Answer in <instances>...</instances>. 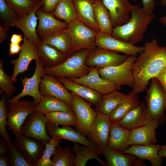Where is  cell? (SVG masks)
Wrapping results in <instances>:
<instances>
[{
  "label": "cell",
  "mask_w": 166,
  "mask_h": 166,
  "mask_svg": "<svg viewBox=\"0 0 166 166\" xmlns=\"http://www.w3.org/2000/svg\"><path fill=\"white\" fill-rule=\"evenodd\" d=\"M143 46L132 66V90L138 93L146 91L149 81L166 69V46H160L155 38Z\"/></svg>",
  "instance_id": "6da1fadb"
},
{
  "label": "cell",
  "mask_w": 166,
  "mask_h": 166,
  "mask_svg": "<svg viewBox=\"0 0 166 166\" xmlns=\"http://www.w3.org/2000/svg\"><path fill=\"white\" fill-rule=\"evenodd\" d=\"M155 17L153 13L145 11L138 5L133 4L129 21L113 28L112 35L121 41L135 45L142 40L148 25Z\"/></svg>",
  "instance_id": "7a4b0ae2"
},
{
  "label": "cell",
  "mask_w": 166,
  "mask_h": 166,
  "mask_svg": "<svg viewBox=\"0 0 166 166\" xmlns=\"http://www.w3.org/2000/svg\"><path fill=\"white\" fill-rule=\"evenodd\" d=\"M90 50L85 49L80 50L56 66L44 67V74L55 77L69 78H79L87 75L91 68L85 64V61Z\"/></svg>",
  "instance_id": "3957f363"
},
{
  "label": "cell",
  "mask_w": 166,
  "mask_h": 166,
  "mask_svg": "<svg viewBox=\"0 0 166 166\" xmlns=\"http://www.w3.org/2000/svg\"><path fill=\"white\" fill-rule=\"evenodd\" d=\"M72 42V53L82 49L92 50L96 47L97 32L76 18L68 23L65 29Z\"/></svg>",
  "instance_id": "277c9868"
},
{
  "label": "cell",
  "mask_w": 166,
  "mask_h": 166,
  "mask_svg": "<svg viewBox=\"0 0 166 166\" xmlns=\"http://www.w3.org/2000/svg\"><path fill=\"white\" fill-rule=\"evenodd\" d=\"M146 91L145 101L149 113L152 118L163 124L166 119V93L156 78L151 79Z\"/></svg>",
  "instance_id": "5b68a950"
},
{
  "label": "cell",
  "mask_w": 166,
  "mask_h": 166,
  "mask_svg": "<svg viewBox=\"0 0 166 166\" xmlns=\"http://www.w3.org/2000/svg\"><path fill=\"white\" fill-rule=\"evenodd\" d=\"M136 58V56H129L125 61L120 65L99 68L100 75L119 86L132 87L134 81L132 66Z\"/></svg>",
  "instance_id": "8992f818"
},
{
  "label": "cell",
  "mask_w": 166,
  "mask_h": 166,
  "mask_svg": "<svg viewBox=\"0 0 166 166\" xmlns=\"http://www.w3.org/2000/svg\"><path fill=\"white\" fill-rule=\"evenodd\" d=\"M35 67L34 72L30 77L25 76L20 78V81L23 87L22 91L7 101V103L16 102L26 96L32 97L33 103L36 106L40 102L42 96L39 90L41 79L44 74V66L38 57L35 59Z\"/></svg>",
  "instance_id": "52a82bcc"
},
{
  "label": "cell",
  "mask_w": 166,
  "mask_h": 166,
  "mask_svg": "<svg viewBox=\"0 0 166 166\" xmlns=\"http://www.w3.org/2000/svg\"><path fill=\"white\" fill-rule=\"evenodd\" d=\"M71 93L73 97L71 106L76 118L75 128L85 136H88L97 112L93 109L86 101Z\"/></svg>",
  "instance_id": "ba28073f"
},
{
  "label": "cell",
  "mask_w": 166,
  "mask_h": 166,
  "mask_svg": "<svg viewBox=\"0 0 166 166\" xmlns=\"http://www.w3.org/2000/svg\"><path fill=\"white\" fill-rule=\"evenodd\" d=\"M47 122L45 114L35 110L26 118L21 127L20 132L44 143H47L51 139L46 128Z\"/></svg>",
  "instance_id": "9c48e42d"
},
{
  "label": "cell",
  "mask_w": 166,
  "mask_h": 166,
  "mask_svg": "<svg viewBox=\"0 0 166 166\" xmlns=\"http://www.w3.org/2000/svg\"><path fill=\"white\" fill-rule=\"evenodd\" d=\"M8 126L13 133L21 132V127L27 117L35 111V106L31 101L19 100L7 105Z\"/></svg>",
  "instance_id": "30bf717a"
},
{
  "label": "cell",
  "mask_w": 166,
  "mask_h": 166,
  "mask_svg": "<svg viewBox=\"0 0 166 166\" xmlns=\"http://www.w3.org/2000/svg\"><path fill=\"white\" fill-rule=\"evenodd\" d=\"M14 144L33 166H37L45 148V144L38 140L25 136L21 132L13 133Z\"/></svg>",
  "instance_id": "8fae6325"
},
{
  "label": "cell",
  "mask_w": 166,
  "mask_h": 166,
  "mask_svg": "<svg viewBox=\"0 0 166 166\" xmlns=\"http://www.w3.org/2000/svg\"><path fill=\"white\" fill-rule=\"evenodd\" d=\"M46 128L49 136L55 140H66L86 146L102 154L99 145L87 139L86 136L71 126H62L59 127L58 125L47 122Z\"/></svg>",
  "instance_id": "7c38bea8"
},
{
  "label": "cell",
  "mask_w": 166,
  "mask_h": 166,
  "mask_svg": "<svg viewBox=\"0 0 166 166\" xmlns=\"http://www.w3.org/2000/svg\"><path fill=\"white\" fill-rule=\"evenodd\" d=\"M92 50L90 51L86 58L85 64L88 66L99 68L120 65L125 61L129 56L99 47Z\"/></svg>",
  "instance_id": "4fadbf2b"
},
{
  "label": "cell",
  "mask_w": 166,
  "mask_h": 166,
  "mask_svg": "<svg viewBox=\"0 0 166 166\" xmlns=\"http://www.w3.org/2000/svg\"><path fill=\"white\" fill-rule=\"evenodd\" d=\"M96 45L99 48L122 53L128 56H136L143 49V46H136L100 31L97 33Z\"/></svg>",
  "instance_id": "5bb4252c"
},
{
  "label": "cell",
  "mask_w": 166,
  "mask_h": 166,
  "mask_svg": "<svg viewBox=\"0 0 166 166\" xmlns=\"http://www.w3.org/2000/svg\"><path fill=\"white\" fill-rule=\"evenodd\" d=\"M78 83L85 85L100 93L102 95L115 90H119L121 86L102 77L97 68H91L87 75L79 78H70Z\"/></svg>",
  "instance_id": "9a60e30c"
},
{
  "label": "cell",
  "mask_w": 166,
  "mask_h": 166,
  "mask_svg": "<svg viewBox=\"0 0 166 166\" xmlns=\"http://www.w3.org/2000/svg\"><path fill=\"white\" fill-rule=\"evenodd\" d=\"M22 46L18 58L10 61L11 64L14 66L11 78L13 83L17 81V78L19 74L27 70L30 63L38 58L36 45L33 42L24 37Z\"/></svg>",
  "instance_id": "2e32d148"
},
{
  "label": "cell",
  "mask_w": 166,
  "mask_h": 166,
  "mask_svg": "<svg viewBox=\"0 0 166 166\" xmlns=\"http://www.w3.org/2000/svg\"><path fill=\"white\" fill-rule=\"evenodd\" d=\"M36 14L38 20L36 33L42 40L56 32L66 29L68 26V23L58 20L52 14L45 12L42 6L36 10Z\"/></svg>",
  "instance_id": "e0dca14e"
},
{
  "label": "cell",
  "mask_w": 166,
  "mask_h": 166,
  "mask_svg": "<svg viewBox=\"0 0 166 166\" xmlns=\"http://www.w3.org/2000/svg\"><path fill=\"white\" fill-rule=\"evenodd\" d=\"M55 77L44 74L39 85V90L42 96H51L65 101L71 105L73 97L71 93Z\"/></svg>",
  "instance_id": "ac0fdd59"
},
{
  "label": "cell",
  "mask_w": 166,
  "mask_h": 166,
  "mask_svg": "<svg viewBox=\"0 0 166 166\" xmlns=\"http://www.w3.org/2000/svg\"><path fill=\"white\" fill-rule=\"evenodd\" d=\"M101 0L109 12L113 28L129 21L133 5L128 0Z\"/></svg>",
  "instance_id": "d6986e66"
},
{
  "label": "cell",
  "mask_w": 166,
  "mask_h": 166,
  "mask_svg": "<svg viewBox=\"0 0 166 166\" xmlns=\"http://www.w3.org/2000/svg\"><path fill=\"white\" fill-rule=\"evenodd\" d=\"M42 5V1L30 13L22 17H17L11 21V26H15L22 32L24 37L34 43L36 46L42 42L36 33L38 18L36 14V10Z\"/></svg>",
  "instance_id": "ffe728a7"
},
{
  "label": "cell",
  "mask_w": 166,
  "mask_h": 166,
  "mask_svg": "<svg viewBox=\"0 0 166 166\" xmlns=\"http://www.w3.org/2000/svg\"><path fill=\"white\" fill-rule=\"evenodd\" d=\"M91 127L89 139L99 146H107L111 122L109 116L99 112Z\"/></svg>",
  "instance_id": "44dd1931"
},
{
  "label": "cell",
  "mask_w": 166,
  "mask_h": 166,
  "mask_svg": "<svg viewBox=\"0 0 166 166\" xmlns=\"http://www.w3.org/2000/svg\"><path fill=\"white\" fill-rule=\"evenodd\" d=\"M152 118L146 103L141 102L117 122L122 127L131 131L144 125Z\"/></svg>",
  "instance_id": "7402d4cb"
},
{
  "label": "cell",
  "mask_w": 166,
  "mask_h": 166,
  "mask_svg": "<svg viewBox=\"0 0 166 166\" xmlns=\"http://www.w3.org/2000/svg\"><path fill=\"white\" fill-rule=\"evenodd\" d=\"M160 125L152 118L144 125L131 130V145L155 144L157 142L156 130Z\"/></svg>",
  "instance_id": "603a6c76"
},
{
  "label": "cell",
  "mask_w": 166,
  "mask_h": 166,
  "mask_svg": "<svg viewBox=\"0 0 166 166\" xmlns=\"http://www.w3.org/2000/svg\"><path fill=\"white\" fill-rule=\"evenodd\" d=\"M108 166H144L143 160L135 156L119 152L107 146H99Z\"/></svg>",
  "instance_id": "cb8c5ba5"
},
{
  "label": "cell",
  "mask_w": 166,
  "mask_h": 166,
  "mask_svg": "<svg viewBox=\"0 0 166 166\" xmlns=\"http://www.w3.org/2000/svg\"><path fill=\"white\" fill-rule=\"evenodd\" d=\"M161 146L155 144L132 145L122 153L131 154L143 160H148L152 166H160L164 161L163 157L158 153Z\"/></svg>",
  "instance_id": "d4e9b609"
},
{
  "label": "cell",
  "mask_w": 166,
  "mask_h": 166,
  "mask_svg": "<svg viewBox=\"0 0 166 166\" xmlns=\"http://www.w3.org/2000/svg\"><path fill=\"white\" fill-rule=\"evenodd\" d=\"M130 131L121 126L117 122L111 123L107 146L123 153L131 146Z\"/></svg>",
  "instance_id": "484cf974"
},
{
  "label": "cell",
  "mask_w": 166,
  "mask_h": 166,
  "mask_svg": "<svg viewBox=\"0 0 166 166\" xmlns=\"http://www.w3.org/2000/svg\"><path fill=\"white\" fill-rule=\"evenodd\" d=\"M57 79L71 93L92 104L97 106L101 100L103 95L85 85L66 77H60Z\"/></svg>",
  "instance_id": "4316f807"
},
{
  "label": "cell",
  "mask_w": 166,
  "mask_h": 166,
  "mask_svg": "<svg viewBox=\"0 0 166 166\" xmlns=\"http://www.w3.org/2000/svg\"><path fill=\"white\" fill-rule=\"evenodd\" d=\"M94 0H73L77 14V18L88 27L97 32L99 29L95 17Z\"/></svg>",
  "instance_id": "83f0119b"
},
{
  "label": "cell",
  "mask_w": 166,
  "mask_h": 166,
  "mask_svg": "<svg viewBox=\"0 0 166 166\" xmlns=\"http://www.w3.org/2000/svg\"><path fill=\"white\" fill-rule=\"evenodd\" d=\"M36 46L38 57L44 67L54 66L67 58L64 53L56 48L42 42Z\"/></svg>",
  "instance_id": "f1b7e54d"
},
{
  "label": "cell",
  "mask_w": 166,
  "mask_h": 166,
  "mask_svg": "<svg viewBox=\"0 0 166 166\" xmlns=\"http://www.w3.org/2000/svg\"><path fill=\"white\" fill-rule=\"evenodd\" d=\"M138 93L132 90L109 116L111 123L117 122L141 102Z\"/></svg>",
  "instance_id": "f546056e"
},
{
  "label": "cell",
  "mask_w": 166,
  "mask_h": 166,
  "mask_svg": "<svg viewBox=\"0 0 166 166\" xmlns=\"http://www.w3.org/2000/svg\"><path fill=\"white\" fill-rule=\"evenodd\" d=\"M65 29L51 34L42 41L54 46L68 58L72 54V45L70 37Z\"/></svg>",
  "instance_id": "4dcf8cb0"
},
{
  "label": "cell",
  "mask_w": 166,
  "mask_h": 166,
  "mask_svg": "<svg viewBox=\"0 0 166 166\" xmlns=\"http://www.w3.org/2000/svg\"><path fill=\"white\" fill-rule=\"evenodd\" d=\"M35 110L46 114L52 112L72 111L71 106L65 101L51 96H42Z\"/></svg>",
  "instance_id": "1f68e13d"
},
{
  "label": "cell",
  "mask_w": 166,
  "mask_h": 166,
  "mask_svg": "<svg viewBox=\"0 0 166 166\" xmlns=\"http://www.w3.org/2000/svg\"><path fill=\"white\" fill-rule=\"evenodd\" d=\"M95 17L100 32L112 34L113 28L109 12L101 0H94Z\"/></svg>",
  "instance_id": "d6a6232c"
},
{
  "label": "cell",
  "mask_w": 166,
  "mask_h": 166,
  "mask_svg": "<svg viewBox=\"0 0 166 166\" xmlns=\"http://www.w3.org/2000/svg\"><path fill=\"white\" fill-rule=\"evenodd\" d=\"M73 148L75 153V166H85L90 160L94 159L101 165L108 166L99 157L100 155L93 149L83 144L74 143Z\"/></svg>",
  "instance_id": "836d02e7"
},
{
  "label": "cell",
  "mask_w": 166,
  "mask_h": 166,
  "mask_svg": "<svg viewBox=\"0 0 166 166\" xmlns=\"http://www.w3.org/2000/svg\"><path fill=\"white\" fill-rule=\"evenodd\" d=\"M126 95L115 90L102 96L97 105L96 111L109 116Z\"/></svg>",
  "instance_id": "e575fe53"
},
{
  "label": "cell",
  "mask_w": 166,
  "mask_h": 166,
  "mask_svg": "<svg viewBox=\"0 0 166 166\" xmlns=\"http://www.w3.org/2000/svg\"><path fill=\"white\" fill-rule=\"evenodd\" d=\"M75 158L74 150L70 145L62 147L60 145L52 156V166H75Z\"/></svg>",
  "instance_id": "d590c367"
},
{
  "label": "cell",
  "mask_w": 166,
  "mask_h": 166,
  "mask_svg": "<svg viewBox=\"0 0 166 166\" xmlns=\"http://www.w3.org/2000/svg\"><path fill=\"white\" fill-rule=\"evenodd\" d=\"M45 116L48 122L55 124L75 127L76 125V116L73 110L52 112Z\"/></svg>",
  "instance_id": "8d00e7d4"
},
{
  "label": "cell",
  "mask_w": 166,
  "mask_h": 166,
  "mask_svg": "<svg viewBox=\"0 0 166 166\" xmlns=\"http://www.w3.org/2000/svg\"><path fill=\"white\" fill-rule=\"evenodd\" d=\"M56 18L67 23L77 18V14L73 0H61L52 14Z\"/></svg>",
  "instance_id": "74e56055"
},
{
  "label": "cell",
  "mask_w": 166,
  "mask_h": 166,
  "mask_svg": "<svg viewBox=\"0 0 166 166\" xmlns=\"http://www.w3.org/2000/svg\"><path fill=\"white\" fill-rule=\"evenodd\" d=\"M19 17L25 16L30 13L42 2L33 0H5Z\"/></svg>",
  "instance_id": "f35d334b"
},
{
  "label": "cell",
  "mask_w": 166,
  "mask_h": 166,
  "mask_svg": "<svg viewBox=\"0 0 166 166\" xmlns=\"http://www.w3.org/2000/svg\"><path fill=\"white\" fill-rule=\"evenodd\" d=\"M7 96L3 95L0 100V134L9 145L13 142L6 129V127L8 126Z\"/></svg>",
  "instance_id": "ab89813d"
},
{
  "label": "cell",
  "mask_w": 166,
  "mask_h": 166,
  "mask_svg": "<svg viewBox=\"0 0 166 166\" xmlns=\"http://www.w3.org/2000/svg\"><path fill=\"white\" fill-rule=\"evenodd\" d=\"M42 155L38 161L37 166H52L53 162L50 159L56 148L61 144V140H55L51 138L50 141L46 143Z\"/></svg>",
  "instance_id": "60d3db41"
},
{
  "label": "cell",
  "mask_w": 166,
  "mask_h": 166,
  "mask_svg": "<svg viewBox=\"0 0 166 166\" xmlns=\"http://www.w3.org/2000/svg\"><path fill=\"white\" fill-rule=\"evenodd\" d=\"M4 61L0 60V93H4L7 96H11L16 91V87L13 85L11 76L6 74L3 68Z\"/></svg>",
  "instance_id": "b9f144b4"
},
{
  "label": "cell",
  "mask_w": 166,
  "mask_h": 166,
  "mask_svg": "<svg viewBox=\"0 0 166 166\" xmlns=\"http://www.w3.org/2000/svg\"><path fill=\"white\" fill-rule=\"evenodd\" d=\"M18 17L5 0H0V17L1 24L9 31L12 20Z\"/></svg>",
  "instance_id": "7bdbcfd3"
},
{
  "label": "cell",
  "mask_w": 166,
  "mask_h": 166,
  "mask_svg": "<svg viewBox=\"0 0 166 166\" xmlns=\"http://www.w3.org/2000/svg\"><path fill=\"white\" fill-rule=\"evenodd\" d=\"M9 156L12 166H33L26 160L22 152L14 144H9Z\"/></svg>",
  "instance_id": "ee69618b"
},
{
  "label": "cell",
  "mask_w": 166,
  "mask_h": 166,
  "mask_svg": "<svg viewBox=\"0 0 166 166\" xmlns=\"http://www.w3.org/2000/svg\"><path fill=\"white\" fill-rule=\"evenodd\" d=\"M61 0H42V8L45 12L52 14Z\"/></svg>",
  "instance_id": "f6af8a7d"
},
{
  "label": "cell",
  "mask_w": 166,
  "mask_h": 166,
  "mask_svg": "<svg viewBox=\"0 0 166 166\" xmlns=\"http://www.w3.org/2000/svg\"><path fill=\"white\" fill-rule=\"evenodd\" d=\"M135 2L136 0H132ZM143 10L146 12L153 13L156 5L155 0H142Z\"/></svg>",
  "instance_id": "bcb514c9"
},
{
  "label": "cell",
  "mask_w": 166,
  "mask_h": 166,
  "mask_svg": "<svg viewBox=\"0 0 166 166\" xmlns=\"http://www.w3.org/2000/svg\"><path fill=\"white\" fill-rule=\"evenodd\" d=\"M166 93V69L156 77Z\"/></svg>",
  "instance_id": "7dc6e473"
},
{
  "label": "cell",
  "mask_w": 166,
  "mask_h": 166,
  "mask_svg": "<svg viewBox=\"0 0 166 166\" xmlns=\"http://www.w3.org/2000/svg\"><path fill=\"white\" fill-rule=\"evenodd\" d=\"M22 49V46L18 44L10 43L9 45L10 56L19 53Z\"/></svg>",
  "instance_id": "c3c4849f"
},
{
  "label": "cell",
  "mask_w": 166,
  "mask_h": 166,
  "mask_svg": "<svg viewBox=\"0 0 166 166\" xmlns=\"http://www.w3.org/2000/svg\"><path fill=\"white\" fill-rule=\"evenodd\" d=\"M9 144L2 138H0V155L9 154Z\"/></svg>",
  "instance_id": "681fc988"
},
{
  "label": "cell",
  "mask_w": 166,
  "mask_h": 166,
  "mask_svg": "<svg viewBox=\"0 0 166 166\" xmlns=\"http://www.w3.org/2000/svg\"><path fill=\"white\" fill-rule=\"evenodd\" d=\"M8 31L7 29L3 26L0 25V44H2L7 39L8 37L7 32Z\"/></svg>",
  "instance_id": "f907efd6"
},
{
  "label": "cell",
  "mask_w": 166,
  "mask_h": 166,
  "mask_svg": "<svg viewBox=\"0 0 166 166\" xmlns=\"http://www.w3.org/2000/svg\"><path fill=\"white\" fill-rule=\"evenodd\" d=\"M10 165L9 154L0 155V166H10Z\"/></svg>",
  "instance_id": "816d5d0a"
},
{
  "label": "cell",
  "mask_w": 166,
  "mask_h": 166,
  "mask_svg": "<svg viewBox=\"0 0 166 166\" xmlns=\"http://www.w3.org/2000/svg\"><path fill=\"white\" fill-rule=\"evenodd\" d=\"M24 40V38H23L22 34H14L12 35L10 41L11 43L19 44L20 42Z\"/></svg>",
  "instance_id": "f5cc1de1"
},
{
  "label": "cell",
  "mask_w": 166,
  "mask_h": 166,
  "mask_svg": "<svg viewBox=\"0 0 166 166\" xmlns=\"http://www.w3.org/2000/svg\"><path fill=\"white\" fill-rule=\"evenodd\" d=\"M158 153L162 157H166V145L161 146Z\"/></svg>",
  "instance_id": "db71d44e"
},
{
  "label": "cell",
  "mask_w": 166,
  "mask_h": 166,
  "mask_svg": "<svg viewBox=\"0 0 166 166\" xmlns=\"http://www.w3.org/2000/svg\"><path fill=\"white\" fill-rule=\"evenodd\" d=\"M160 22L164 26H166V15L160 17L159 18Z\"/></svg>",
  "instance_id": "11a10c76"
},
{
  "label": "cell",
  "mask_w": 166,
  "mask_h": 166,
  "mask_svg": "<svg viewBox=\"0 0 166 166\" xmlns=\"http://www.w3.org/2000/svg\"><path fill=\"white\" fill-rule=\"evenodd\" d=\"M160 4L162 6L166 5V0H161Z\"/></svg>",
  "instance_id": "9f6ffc18"
},
{
  "label": "cell",
  "mask_w": 166,
  "mask_h": 166,
  "mask_svg": "<svg viewBox=\"0 0 166 166\" xmlns=\"http://www.w3.org/2000/svg\"><path fill=\"white\" fill-rule=\"evenodd\" d=\"M37 2H39L42 1V0H33Z\"/></svg>",
  "instance_id": "6f0895ef"
}]
</instances>
